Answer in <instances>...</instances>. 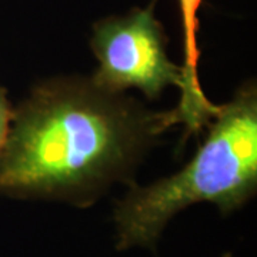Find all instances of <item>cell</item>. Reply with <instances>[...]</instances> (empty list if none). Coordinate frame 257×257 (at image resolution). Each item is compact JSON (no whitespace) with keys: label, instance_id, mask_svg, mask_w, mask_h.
<instances>
[{"label":"cell","instance_id":"cell-3","mask_svg":"<svg viewBox=\"0 0 257 257\" xmlns=\"http://www.w3.org/2000/svg\"><path fill=\"white\" fill-rule=\"evenodd\" d=\"M90 46L99 62L90 82L104 92L138 89L155 100L170 86L179 87L180 94L186 89L184 67L167 56L165 29L152 5L97 22Z\"/></svg>","mask_w":257,"mask_h":257},{"label":"cell","instance_id":"cell-2","mask_svg":"<svg viewBox=\"0 0 257 257\" xmlns=\"http://www.w3.org/2000/svg\"><path fill=\"white\" fill-rule=\"evenodd\" d=\"M257 190V87L243 84L219 106L197 153L175 175L146 187L133 186L116 204L117 250H155L167 223L196 203L221 214L239 210Z\"/></svg>","mask_w":257,"mask_h":257},{"label":"cell","instance_id":"cell-1","mask_svg":"<svg viewBox=\"0 0 257 257\" xmlns=\"http://www.w3.org/2000/svg\"><path fill=\"white\" fill-rule=\"evenodd\" d=\"M176 124L175 110L149 111L90 79L42 83L13 113L0 152V194L89 206L113 182H126Z\"/></svg>","mask_w":257,"mask_h":257},{"label":"cell","instance_id":"cell-4","mask_svg":"<svg viewBox=\"0 0 257 257\" xmlns=\"http://www.w3.org/2000/svg\"><path fill=\"white\" fill-rule=\"evenodd\" d=\"M202 0H179L184 36V72L186 89L175 111L180 123L186 126L187 133L196 135L207 126L216 114L217 106L207 100L199 82V9Z\"/></svg>","mask_w":257,"mask_h":257},{"label":"cell","instance_id":"cell-6","mask_svg":"<svg viewBox=\"0 0 257 257\" xmlns=\"http://www.w3.org/2000/svg\"><path fill=\"white\" fill-rule=\"evenodd\" d=\"M223 257H231V254H230V253H226Z\"/></svg>","mask_w":257,"mask_h":257},{"label":"cell","instance_id":"cell-5","mask_svg":"<svg viewBox=\"0 0 257 257\" xmlns=\"http://www.w3.org/2000/svg\"><path fill=\"white\" fill-rule=\"evenodd\" d=\"M13 113H15V109L8 99V92L5 87L0 86V152L5 146V142L9 135Z\"/></svg>","mask_w":257,"mask_h":257}]
</instances>
